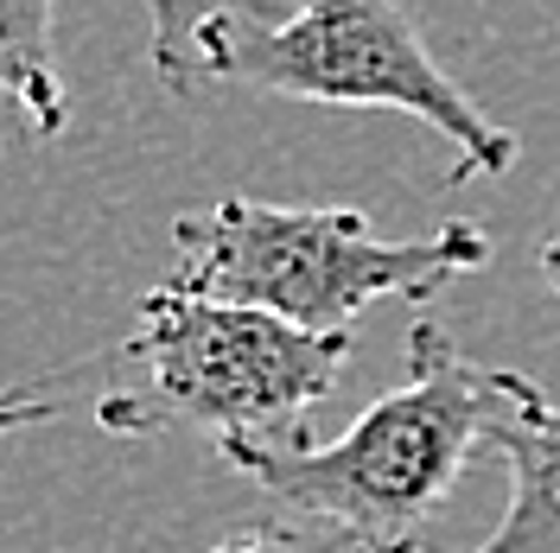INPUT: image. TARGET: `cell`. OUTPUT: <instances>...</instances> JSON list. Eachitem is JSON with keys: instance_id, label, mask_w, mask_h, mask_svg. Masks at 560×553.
<instances>
[{"instance_id": "30bf717a", "label": "cell", "mask_w": 560, "mask_h": 553, "mask_svg": "<svg viewBox=\"0 0 560 553\" xmlns=\"http://www.w3.org/2000/svg\"><path fill=\"white\" fill-rule=\"evenodd\" d=\"M541 268H548V280H555V293H560V243L541 248Z\"/></svg>"}, {"instance_id": "6da1fadb", "label": "cell", "mask_w": 560, "mask_h": 553, "mask_svg": "<svg viewBox=\"0 0 560 553\" xmlns=\"http://www.w3.org/2000/svg\"><path fill=\"white\" fill-rule=\"evenodd\" d=\"M490 433V369L420 318L408 331V376L370 401L331 446H255L236 439L223 458L248 484L293 503L313 521H338L376 553H420L427 521L453 496L465 458Z\"/></svg>"}, {"instance_id": "5b68a950", "label": "cell", "mask_w": 560, "mask_h": 553, "mask_svg": "<svg viewBox=\"0 0 560 553\" xmlns=\"http://www.w3.org/2000/svg\"><path fill=\"white\" fill-rule=\"evenodd\" d=\"M490 446L510 464V509L471 553H560V408L516 369H490Z\"/></svg>"}, {"instance_id": "277c9868", "label": "cell", "mask_w": 560, "mask_h": 553, "mask_svg": "<svg viewBox=\"0 0 560 553\" xmlns=\"http://www.w3.org/2000/svg\"><path fill=\"white\" fill-rule=\"evenodd\" d=\"M178 261L166 286L268 306L306 331H350L357 311L376 299H427L446 280L478 274L490 236L478 223H440L433 236L388 243L357 210H300L217 198L173 223Z\"/></svg>"}, {"instance_id": "52a82bcc", "label": "cell", "mask_w": 560, "mask_h": 553, "mask_svg": "<svg viewBox=\"0 0 560 553\" xmlns=\"http://www.w3.org/2000/svg\"><path fill=\"white\" fill-rule=\"evenodd\" d=\"M236 7H268V0H153V70L173 96L198 90V33H205L217 13H236Z\"/></svg>"}, {"instance_id": "9c48e42d", "label": "cell", "mask_w": 560, "mask_h": 553, "mask_svg": "<svg viewBox=\"0 0 560 553\" xmlns=\"http://www.w3.org/2000/svg\"><path fill=\"white\" fill-rule=\"evenodd\" d=\"M45 420H58V401H45V395H0V439L20 433V426H45Z\"/></svg>"}, {"instance_id": "ba28073f", "label": "cell", "mask_w": 560, "mask_h": 553, "mask_svg": "<svg viewBox=\"0 0 560 553\" xmlns=\"http://www.w3.org/2000/svg\"><path fill=\"white\" fill-rule=\"evenodd\" d=\"M205 553H376V548H363L338 521H318V528H236Z\"/></svg>"}, {"instance_id": "7a4b0ae2", "label": "cell", "mask_w": 560, "mask_h": 553, "mask_svg": "<svg viewBox=\"0 0 560 553\" xmlns=\"http://www.w3.org/2000/svg\"><path fill=\"white\" fill-rule=\"evenodd\" d=\"M135 381H115L96 420L121 439L191 426L217 451L293 446L306 439V414L338 388L350 363V331H306L268 306L205 299L185 286H153L140 299V331L128 344Z\"/></svg>"}, {"instance_id": "8992f818", "label": "cell", "mask_w": 560, "mask_h": 553, "mask_svg": "<svg viewBox=\"0 0 560 553\" xmlns=\"http://www.w3.org/2000/svg\"><path fill=\"white\" fill-rule=\"evenodd\" d=\"M51 7L58 0H0V96L26 108L33 140H58L70 121L51 58Z\"/></svg>"}, {"instance_id": "3957f363", "label": "cell", "mask_w": 560, "mask_h": 553, "mask_svg": "<svg viewBox=\"0 0 560 553\" xmlns=\"http://www.w3.org/2000/svg\"><path fill=\"white\" fill-rule=\"evenodd\" d=\"M198 83H248L268 96L325 108H395L440 140H453L446 185L503 178L516 166V134L497 128L427 51L401 0H268L217 13L198 33Z\"/></svg>"}]
</instances>
